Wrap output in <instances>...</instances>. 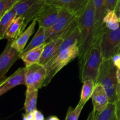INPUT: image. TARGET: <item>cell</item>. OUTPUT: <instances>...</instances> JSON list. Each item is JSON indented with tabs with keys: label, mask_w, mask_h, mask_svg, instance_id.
<instances>
[{
	"label": "cell",
	"mask_w": 120,
	"mask_h": 120,
	"mask_svg": "<svg viewBox=\"0 0 120 120\" xmlns=\"http://www.w3.org/2000/svg\"><path fill=\"white\" fill-rule=\"evenodd\" d=\"M44 0H21L13 9L16 16H22L27 25L32 21L44 4Z\"/></svg>",
	"instance_id": "ba28073f"
},
{
	"label": "cell",
	"mask_w": 120,
	"mask_h": 120,
	"mask_svg": "<svg viewBox=\"0 0 120 120\" xmlns=\"http://www.w3.org/2000/svg\"><path fill=\"white\" fill-rule=\"evenodd\" d=\"M16 17V14L13 8L6 12L0 18V39H3L4 35L11 22Z\"/></svg>",
	"instance_id": "603a6c76"
},
{
	"label": "cell",
	"mask_w": 120,
	"mask_h": 120,
	"mask_svg": "<svg viewBox=\"0 0 120 120\" xmlns=\"http://www.w3.org/2000/svg\"><path fill=\"white\" fill-rule=\"evenodd\" d=\"M61 8L45 2L35 17L39 26L46 29L53 25L59 18Z\"/></svg>",
	"instance_id": "8fae6325"
},
{
	"label": "cell",
	"mask_w": 120,
	"mask_h": 120,
	"mask_svg": "<svg viewBox=\"0 0 120 120\" xmlns=\"http://www.w3.org/2000/svg\"><path fill=\"white\" fill-rule=\"evenodd\" d=\"M101 48L103 59H110L120 52V26L116 30L105 27L101 35Z\"/></svg>",
	"instance_id": "5b68a950"
},
{
	"label": "cell",
	"mask_w": 120,
	"mask_h": 120,
	"mask_svg": "<svg viewBox=\"0 0 120 120\" xmlns=\"http://www.w3.org/2000/svg\"><path fill=\"white\" fill-rule=\"evenodd\" d=\"M117 71V68L114 65L111 59H103L100 68L97 83H100L104 87L110 103H116L118 100Z\"/></svg>",
	"instance_id": "3957f363"
},
{
	"label": "cell",
	"mask_w": 120,
	"mask_h": 120,
	"mask_svg": "<svg viewBox=\"0 0 120 120\" xmlns=\"http://www.w3.org/2000/svg\"><path fill=\"white\" fill-rule=\"evenodd\" d=\"M77 23L78 18L75 20L68 29L63 32L56 38L46 43L39 62L40 64L45 66L54 56H56L61 45L77 26Z\"/></svg>",
	"instance_id": "8992f818"
},
{
	"label": "cell",
	"mask_w": 120,
	"mask_h": 120,
	"mask_svg": "<svg viewBox=\"0 0 120 120\" xmlns=\"http://www.w3.org/2000/svg\"><path fill=\"white\" fill-rule=\"evenodd\" d=\"M103 60L100 37L94 41L83 68L79 71V77L82 83L86 79H91L95 84H97L100 68Z\"/></svg>",
	"instance_id": "7a4b0ae2"
},
{
	"label": "cell",
	"mask_w": 120,
	"mask_h": 120,
	"mask_svg": "<svg viewBox=\"0 0 120 120\" xmlns=\"http://www.w3.org/2000/svg\"><path fill=\"white\" fill-rule=\"evenodd\" d=\"M83 107V105H80L79 103L75 109L69 107L64 120H78Z\"/></svg>",
	"instance_id": "d4e9b609"
},
{
	"label": "cell",
	"mask_w": 120,
	"mask_h": 120,
	"mask_svg": "<svg viewBox=\"0 0 120 120\" xmlns=\"http://www.w3.org/2000/svg\"><path fill=\"white\" fill-rule=\"evenodd\" d=\"M94 5V41L101 37L106 27L104 19L107 12L105 0H93Z\"/></svg>",
	"instance_id": "7c38bea8"
},
{
	"label": "cell",
	"mask_w": 120,
	"mask_h": 120,
	"mask_svg": "<svg viewBox=\"0 0 120 120\" xmlns=\"http://www.w3.org/2000/svg\"><path fill=\"white\" fill-rule=\"evenodd\" d=\"M36 22V19H34L25 31L16 40L11 42L12 46L21 53L23 52L28 40L34 34Z\"/></svg>",
	"instance_id": "e0dca14e"
},
{
	"label": "cell",
	"mask_w": 120,
	"mask_h": 120,
	"mask_svg": "<svg viewBox=\"0 0 120 120\" xmlns=\"http://www.w3.org/2000/svg\"><path fill=\"white\" fill-rule=\"evenodd\" d=\"M115 12H116L117 15H118V17H120V0H118L117 5H116V9H115Z\"/></svg>",
	"instance_id": "1f68e13d"
},
{
	"label": "cell",
	"mask_w": 120,
	"mask_h": 120,
	"mask_svg": "<svg viewBox=\"0 0 120 120\" xmlns=\"http://www.w3.org/2000/svg\"><path fill=\"white\" fill-rule=\"evenodd\" d=\"M94 120H117L116 103H109L105 110L96 113Z\"/></svg>",
	"instance_id": "7402d4cb"
},
{
	"label": "cell",
	"mask_w": 120,
	"mask_h": 120,
	"mask_svg": "<svg viewBox=\"0 0 120 120\" xmlns=\"http://www.w3.org/2000/svg\"><path fill=\"white\" fill-rule=\"evenodd\" d=\"M95 115H96V112H95V111H94V110H93V111L89 114L87 120H94Z\"/></svg>",
	"instance_id": "d6a6232c"
},
{
	"label": "cell",
	"mask_w": 120,
	"mask_h": 120,
	"mask_svg": "<svg viewBox=\"0 0 120 120\" xmlns=\"http://www.w3.org/2000/svg\"><path fill=\"white\" fill-rule=\"evenodd\" d=\"M119 20H120V17L119 18Z\"/></svg>",
	"instance_id": "8d00e7d4"
},
{
	"label": "cell",
	"mask_w": 120,
	"mask_h": 120,
	"mask_svg": "<svg viewBox=\"0 0 120 120\" xmlns=\"http://www.w3.org/2000/svg\"><path fill=\"white\" fill-rule=\"evenodd\" d=\"M21 53L13 48L8 41L0 56V82L6 78L5 75L17 60L21 59Z\"/></svg>",
	"instance_id": "30bf717a"
},
{
	"label": "cell",
	"mask_w": 120,
	"mask_h": 120,
	"mask_svg": "<svg viewBox=\"0 0 120 120\" xmlns=\"http://www.w3.org/2000/svg\"><path fill=\"white\" fill-rule=\"evenodd\" d=\"M26 68H20L9 77L0 82V96L5 94L15 87L25 85Z\"/></svg>",
	"instance_id": "4fadbf2b"
},
{
	"label": "cell",
	"mask_w": 120,
	"mask_h": 120,
	"mask_svg": "<svg viewBox=\"0 0 120 120\" xmlns=\"http://www.w3.org/2000/svg\"><path fill=\"white\" fill-rule=\"evenodd\" d=\"M45 2L79 15L86 8L89 0H44Z\"/></svg>",
	"instance_id": "5bb4252c"
},
{
	"label": "cell",
	"mask_w": 120,
	"mask_h": 120,
	"mask_svg": "<svg viewBox=\"0 0 120 120\" xmlns=\"http://www.w3.org/2000/svg\"><path fill=\"white\" fill-rule=\"evenodd\" d=\"M38 89L27 87L25 93V100L24 103V109L25 112H34L36 110Z\"/></svg>",
	"instance_id": "d6986e66"
},
{
	"label": "cell",
	"mask_w": 120,
	"mask_h": 120,
	"mask_svg": "<svg viewBox=\"0 0 120 120\" xmlns=\"http://www.w3.org/2000/svg\"><path fill=\"white\" fill-rule=\"evenodd\" d=\"M79 15L66 9H61L57 22L51 27L46 29V42L51 41L59 36L78 18Z\"/></svg>",
	"instance_id": "52a82bcc"
},
{
	"label": "cell",
	"mask_w": 120,
	"mask_h": 120,
	"mask_svg": "<svg viewBox=\"0 0 120 120\" xmlns=\"http://www.w3.org/2000/svg\"><path fill=\"white\" fill-rule=\"evenodd\" d=\"M47 120H60L59 118L57 117H56V116H50L49 117H48Z\"/></svg>",
	"instance_id": "e575fe53"
},
{
	"label": "cell",
	"mask_w": 120,
	"mask_h": 120,
	"mask_svg": "<svg viewBox=\"0 0 120 120\" xmlns=\"http://www.w3.org/2000/svg\"><path fill=\"white\" fill-rule=\"evenodd\" d=\"M28 25L25 23V19L22 16H16L6 30L3 39L12 42L16 40L25 30Z\"/></svg>",
	"instance_id": "2e32d148"
},
{
	"label": "cell",
	"mask_w": 120,
	"mask_h": 120,
	"mask_svg": "<svg viewBox=\"0 0 120 120\" xmlns=\"http://www.w3.org/2000/svg\"><path fill=\"white\" fill-rule=\"evenodd\" d=\"M108 9L115 11L118 0H105Z\"/></svg>",
	"instance_id": "4316f807"
},
{
	"label": "cell",
	"mask_w": 120,
	"mask_h": 120,
	"mask_svg": "<svg viewBox=\"0 0 120 120\" xmlns=\"http://www.w3.org/2000/svg\"><path fill=\"white\" fill-rule=\"evenodd\" d=\"M79 30V71L84 66L90 48L94 42V5L89 0L86 8L79 14L77 23Z\"/></svg>",
	"instance_id": "6da1fadb"
},
{
	"label": "cell",
	"mask_w": 120,
	"mask_h": 120,
	"mask_svg": "<svg viewBox=\"0 0 120 120\" xmlns=\"http://www.w3.org/2000/svg\"><path fill=\"white\" fill-rule=\"evenodd\" d=\"M26 68L25 86L26 88H34L39 90L43 87L48 74L46 67L38 63Z\"/></svg>",
	"instance_id": "9c48e42d"
},
{
	"label": "cell",
	"mask_w": 120,
	"mask_h": 120,
	"mask_svg": "<svg viewBox=\"0 0 120 120\" xmlns=\"http://www.w3.org/2000/svg\"><path fill=\"white\" fill-rule=\"evenodd\" d=\"M45 44L46 43L21 53V59L23 62L25 67L39 63Z\"/></svg>",
	"instance_id": "ac0fdd59"
},
{
	"label": "cell",
	"mask_w": 120,
	"mask_h": 120,
	"mask_svg": "<svg viewBox=\"0 0 120 120\" xmlns=\"http://www.w3.org/2000/svg\"><path fill=\"white\" fill-rule=\"evenodd\" d=\"M83 83V84L82 86V91H81L80 99L79 104L84 106L88 100L90 98H91L96 84L93 80L91 79H86Z\"/></svg>",
	"instance_id": "ffe728a7"
},
{
	"label": "cell",
	"mask_w": 120,
	"mask_h": 120,
	"mask_svg": "<svg viewBox=\"0 0 120 120\" xmlns=\"http://www.w3.org/2000/svg\"><path fill=\"white\" fill-rule=\"evenodd\" d=\"M79 53L78 44H75L61 51L53 57L45 66L48 71L43 87L47 86L54 76L70 62L78 57Z\"/></svg>",
	"instance_id": "277c9868"
},
{
	"label": "cell",
	"mask_w": 120,
	"mask_h": 120,
	"mask_svg": "<svg viewBox=\"0 0 120 120\" xmlns=\"http://www.w3.org/2000/svg\"><path fill=\"white\" fill-rule=\"evenodd\" d=\"M22 120H34V115L32 112H29L22 115Z\"/></svg>",
	"instance_id": "4dcf8cb0"
},
{
	"label": "cell",
	"mask_w": 120,
	"mask_h": 120,
	"mask_svg": "<svg viewBox=\"0 0 120 120\" xmlns=\"http://www.w3.org/2000/svg\"><path fill=\"white\" fill-rule=\"evenodd\" d=\"M104 22L107 28L111 30H116L120 26L119 17L114 10L108 9L104 17Z\"/></svg>",
	"instance_id": "cb8c5ba5"
},
{
	"label": "cell",
	"mask_w": 120,
	"mask_h": 120,
	"mask_svg": "<svg viewBox=\"0 0 120 120\" xmlns=\"http://www.w3.org/2000/svg\"><path fill=\"white\" fill-rule=\"evenodd\" d=\"M112 63L117 68V69L120 68V52L115 55L111 59Z\"/></svg>",
	"instance_id": "83f0119b"
},
{
	"label": "cell",
	"mask_w": 120,
	"mask_h": 120,
	"mask_svg": "<svg viewBox=\"0 0 120 120\" xmlns=\"http://www.w3.org/2000/svg\"><path fill=\"white\" fill-rule=\"evenodd\" d=\"M34 120H44L45 117L43 114L36 109L33 112Z\"/></svg>",
	"instance_id": "f1b7e54d"
},
{
	"label": "cell",
	"mask_w": 120,
	"mask_h": 120,
	"mask_svg": "<svg viewBox=\"0 0 120 120\" xmlns=\"http://www.w3.org/2000/svg\"><path fill=\"white\" fill-rule=\"evenodd\" d=\"M117 96H118V94L120 95V84H118V87H117Z\"/></svg>",
	"instance_id": "d590c367"
},
{
	"label": "cell",
	"mask_w": 120,
	"mask_h": 120,
	"mask_svg": "<svg viewBox=\"0 0 120 120\" xmlns=\"http://www.w3.org/2000/svg\"><path fill=\"white\" fill-rule=\"evenodd\" d=\"M21 0H0V18L12 9Z\"/></svg>",
	"instance_id": "484cf974"
},
{
	"label": "cell",
	"mask_w": 120,
	"mask_h": 120,
	"mask_svg": "<svg viewBox=\"0 0 120 120\" xmlns=\"http://www.w3.org/2000/svg\"><path fill=\"white\" fill-rule=\"evenodd\" d=\"M46 28L43 26H39L38 31L32 39L31 40L28 45L25 48L23 52L28 51L32 49L36 48L39 46L46 43ZM22 52V53H23Z\"/></svg>",
	"instance_id": "44dd1931"
},
{
	"label": "cell",
	"mask_w": 120,
	"mask_h": 120,
	"mask_svg": "<svg viewBox=\"0 0 120 120\" xmlns=\"http://www.w3.org/2000/svg\"><path fill=\"white\" fill-rule=\"evenodd\" d=\"M91 99L93 110L96 113H98L105 110L110 103L105 89L100 83H97L95 86Z\"/></svg>",
	"instance_id": "9a60e30c"
},
{
	"label": "cell",
	"mask_w": 120,
	"mask_h": 120,
	"mask_svg": "<svg viewBox=\"0 0 120 120\" xmlns=\"http://www.w3.org/2000/svg\"><path fill=\"white\" fill-rule=\"evenodd\" d=\"M117 81H118V84H120V68L117 69Z\"/></svg>",
	"instance_id": "836d02e7"
},
{
	"label": "cell",
	"mask_w": 120,
	"mask_h": 120,
	"mask_svg": "<svg viewBox=\"0 0 120 120\" xmlns=\"http://www.w3.org/2000/svg\"><path fill=\"white\" fill-rule=\"evenodd\" d=\"M116 115L117 120H120V95L118 94V100L116 102Z\"/></svg>",
	"instance_id": "f546056e"
}]
</instances>
